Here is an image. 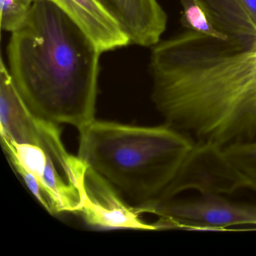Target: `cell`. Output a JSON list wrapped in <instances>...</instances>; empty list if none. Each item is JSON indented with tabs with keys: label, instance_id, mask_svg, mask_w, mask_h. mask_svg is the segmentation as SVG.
<instances>
[{
	"label": "cell",
	"instance_id": "1",
	"mask_svg": "<svg viewBox=\"0 0 256 256\" xmlns=\"http://www.w3.org/2000/svg\"><path fill=\"white\" fill-rule=\"evenodd\" d=\"M149 67L164 124L197 143L256 142V38L187 30L152 46Z\"/></svg>",
	"mask_w": 256,
	"mask_h": 256
},
{
	"label": "cell",
	"instance_id": "2",
	"mask_svg": "<svg viewBox=\"0 0 256 256\" xmlns=\"http://www.w3.org/2000/svg\"><path fill=\"white\" fill-rule=\"evenodd\" d=\"M102 54L52 0H36L11 32L8 70L36 114L80 131L96 120Z\"/></svg>",
	"mask_w": 256,
	"mask_h": 256
},
{
	"label": "cell",
	"instance_id": "3",
	"mask_svg": "<svg viewBox=\"0 0 256 256\" xmlns=\"http://www.w3.org/2000/svg\"><path fill=\"white\" fill-rule=\"evenodd\" d=\"M79 132L78 156L137 206L162 198L196 143L166 124L95 120Z\"/></svg>",
	"mask_w": 256,
	"mask_h": 256
},
{
	"label": "cell",
	"instance_id": "4",
	"mask_svg": "<svg viewBox=\"0 0 256 256\" xmlns=\"http://www.w3.org/2000/svg\"><path fill=\"white\" fill-rule=\"evenodd\" d=\"M139 214L156 216V230H222L234 226L256 230V204L230 202L220 194H200L194 200L174 198L136 206Z\"/></svg>",
	"mask_w": 256,
	"mask_h": 256
},
{
	"label": "cell",
	"instance_id": "5",
	"mask_svg": "<svg viewBox=\"0 0 256 256\" xmlns=\"http://www.w3.org/2000/svg\"><path fill=\"white\" fill-rule=\"evenodd\" d=\"M0 126L1 139L35 144L47 150L76 185L74 178L83 161L67 152L56 124L36 114L26 106L4 59L0 62Z\"/></svg>",
	"mask_w": 256,
	"mask_h": 256
},
{
	"label": "cell",
	"instance_id": "6",
	"mask_svg": "<svg viewBox=\"0 0 256 256\" xmlns=\"http://www.w3.org/2000/svg\"><path fill=\"white\" fill-rule=\"evenodd\" d=\"M1 140L13 168L48 212L78 214V190L47 150L35 144Z\"/></svg>",
	"mask_w": 256,
	"mask_h": 256
},
{
	"label": "cell",
	"instance_id": "7",
	"mask_svg": "<svg viewBox=\"0 0 256 256\" xmlns=\"http://www.w3.org/2000/svg\"><path fill=\"white\" fill-rule=\"evenodd\" d=\"M244 188L252 190L251 184L228 158L224 148L196 142L176 178L158 200L174 198L187 190L222 196Z\"/></svg>",
	"mask_w": 256,
	"mask_h": 256
},
{
	"label": "cell",
	"instance_id": "8",
	"mask_svg": "<svg viewBox=\"0 0 256 256\" xmlns=\"http://www.w3.org/2000/svg\"><path fill=\"white\" fill-rule=\"evenodd\" d=\"M76 185L80 198L78 214L89 226L100 228L156 230L152 223H146L140 218L136 206L126 204L118 190L86 163L76 178Z\"/></svg>",
	"mask_w": 256,
	"mask_h": 256
},
{
	"label": "cell",
	"instance_id": "9",
	"mask_svg": "<svg viewBox=\"0 0 256 256\" xmlns=\"http://www.w3.org/2000/svg\"><path fill=\"white\" fill-rule=\"evenodd\" d=\"M119 23L131 44L152 47L161 41L168 16L158 0H98Z\"/></svg>",
	"mask_w": 256,
	"mask_h": 256
},
{
	"label": "cell",
	"instance_id": "10",
	"mask_svg": "<svg viewBox=\"0 0 256 256\" xmlns=\"http://www.w3.org/2000/svg\"><path fill=\"white\" fill-rule=\"evenodd\" d=\"M94 41L102 53L131 44L114 18L98 0H52Z\"/></svg>",
	"mask_w": 256,
	"mask_h": 256
},
{
	"label": "cell",
	"instance_id": "11",
	"mask_svg": "<svg viewBox=\"0 0 256 256\" xmlns=\"http://www.w3.org/2000/svg\"><path fill=\"white\" fill-rule=\"evenodd\" d=\"M228 35L256 38V0H203Z\"/></svg>",
	"mask_w": 256,
	"mask_h": 256
},
{
	"label": "cell",
	"instance_id": "12",
	"mask_svg": "<svg viewBox=\"0 0 256 256\" xmlns=\"http://www.w3.org/2000/svg\"><path fill=\"white\" fill-rule=\"evenodd\" d=\"M182 8L181 23L187 30L217 40L230 37L217 24L203 0H180Z\"/></svg>",
	"mask_w": 256,
	"mask_h": 256
},
{
	"label": "cell",
	"instance_id": "13",
	"mask_svg": "<svg viewBox=\"0 0 256 256\" xmlns=\"http://www.w3.org/2000/svg\"><path fill=\"white\" fill-rule=\"evenodd\" d=\"M228 158L244 174L256 192V142L234 144L224 148Z\"/></svg>",
	"mask_w": 256,
	"mask_h": 256
},
{
	"label": "cell",
	"instance_id": "14",
	"mask_svg": "<svg viewBox=\"0 0 256 256\" xmlns=\"http://www.w3.org/2000/svg\"><path fill=\"white\" fill-rule=\"evenodd\" d=\"M36 0H0V26L12 32L29 14Z\"/></svg>",
	"mask_w": 256,
	"mask_h": 256
}]
</instances>
